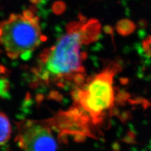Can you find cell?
<instances>
[{"label":"cell","mask_w":151,"mask_h":151,"mask_svg":"<svg viewBox=\"0 0 151 151\" xmlns=\"http://www.w3.org/2000/svg\"><path fill=\"white\" fill-rule=\"evenodd\" d=\"M116 65H110L82 83L73 94L74 105L58 116L63 135L81 140L94 136V127L100 125L114 106L113 78Z\"/></svg>","instance_id":"obj_1"},{"label":"cell","mask_w":151,"mask_h":151,"mask_svg":"<svg viewBox=\"0 0 151 151\" xmlns=\"http://www.w3.org/2000/svg\"><path fill=\"white\" fill-rule=\"evenodd\" d=\"M100 26L96 20L85 23L76 22L65 34L40 57L35 74L45 84L83 83L84 56L82 48L95 39Z\"/></svg>","instance_id":"obj_2"},{"label":"cell","mask_w":151,"mask_h":151,"mask_svg":"<svg viewBox=\"0 0 151 151\" xmlns=\"http://www.w3.org/2000/svg\"><path fill=\"white\" fill-rule=\"evenodd\" d=\"M45 39L39 18L29 9L25 10L22 15H11L1 24V44L12 59L30 54Z\"/></svg>","instance_id":"obj_3"},{"label":"cell","mask_w":151,"mask_h":151,"mask_svg":"<svg viewBox=\"0 0 151 151\" xmlns=\"http://www.w3.org/2000/svg\"><path fill=\"white\" fill-rule=\"evenodd\" d=\"M16 140L23 151H58V144L52 121L25 120L17 124Z\"/></svg>","instance_id":"obj_4"},{"label":"cell","mask_w":151,"mask_h":151,"mask_svg":"<svg viewBox=\"0 0 151 151\" xmlns=\"http://www.w3.org/2000/svg\"><path fill=\"white\" fill-rule=\"evenodd\" d=\"M0 129H1L0 143H1V145L3 146L9 141L12 133L10 122L8 116L3 112H1V114H0Z\"/></svg>","instance_id":"obj_5"},{"label":"cell","mask_w":151,"mask_h":151,"mask_svg":"<svg viewBox=\"0 0 151 151\" xmlns=\"http://www.w3.org/2000/svg\"><path fill=\"white\" fill-rule=\"evenodd\" d=\"M9 90V83L6 77L1 75V96L2 98H6L8 96Z\"/></svg>","instance_id":"obj_6"},{"label":"cell","mask_w":151,"mask_h":151,"mask_svg":"<svg viewBox=\"0 0 151 151\" xmlns=\"http://www.w3.org/2000/svg\"><path fill=\"white\" fill-rule=\"evenodd\" d=\"M144 47L147 53L151 58V36L149 37L144 43Z\"/></svg>","instance_id":"obj_7"},{"label":"cell","mask_w":151,"mask_h":151,"mask_svg":"<svg viewBox=\"0 0 151 151\" xmlns=\"http://www.w3.org/2000/svg\"><path fill=\"white\" fill-rule=\"evenodd\" d=\"M53 8H54V10H55V12L59 11V12H60L61 11H63L64 9L65 4L62 1H58L54 3Z\"/></svg>","instance_id":"obj_8"},{"label":"cell","mask_w":151,"mask_h":151,"mask_svg":"<svg viewBox=\"0 0 151 151\" xmlns=\"http://www.w3.org/2000/svg\"><path fill=\"white\" fill-rule=\"evenodd\" d=\"M29 1L34 4H37L39 2L40 0H29Z\"/></svg>","instance_id":"obj_9"}]
</instances>
